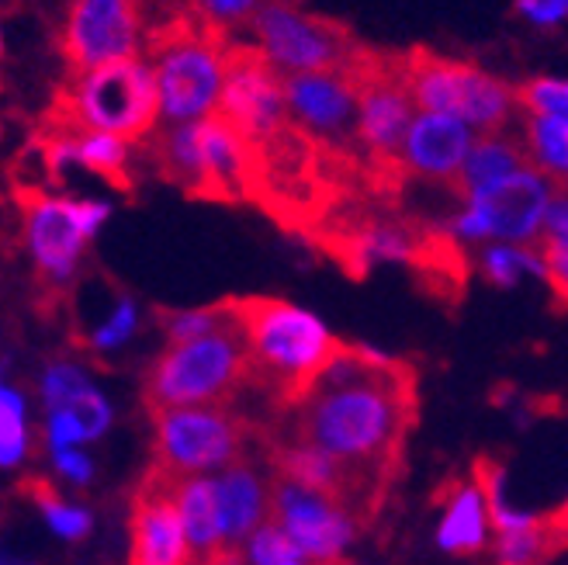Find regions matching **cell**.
I'll use <instances>...</instances> for the list:
<instances>
[{
	"label": "cell",
	"mask_w": 568,
	"mask_h": 565,
	"mask_svg": "<svg viewBox=\"0 0 568 565\" xmlns=\"http://www.w3.org/2000/svg\"><path fill=\"white\" fill-rule=\"evenodd\" d=\"M413 410V375L392 354L339 347L329 369L292 403V437L333 455L372 503L399 462Z\"/></svg>",
	"instance_id": "cell-1"
},
{
	"label": "cell",
	"mask_w": 568,
	"mask_h": 565,
	"mask_svg": "<svg viewBox=\"0 0 568 565\" xmlns=\"http://www.w3.org/2000/svg\"><path fill=\"white\" fill-rule=\"evenodd\" d=\"M236 313L250 344L253 375L277 389L284 403L308 392L339 354L329 326L308 309L284 299H236Z\"/></svg>",
	"instance_id": "cell-2"
},
{
	"label": "cell",
	"mask_w": 568,
	"mask_h": 565,
	"mask_svg": "<svg viewBox=\"0 0 568 565\" xmlns=\"http://www.w3.org/2000/svg\"><path fill=\"white\" fill-rule=\"evenodd\" d=\"M160 88L146 60H125L73 73L49 104L45 129L111 132L125 143H146L160 125Z\"/></svg>",
	"instance_id": "cell-3"
},
{
	"label": "cell",
	"mask_w": 568,
	"mask_h": 565,
	"mask_svg": "<svg viewBox=\"0 0 568 565\" xmlns=\"http://www.w3.org/2000/svg\"><path fill=\"white\" fill-rule=\"evenodd\" d=\"M150 67L160 88V115L170 125L212 119L222 101L233 42L197 18L174 11L146 36Z\"/></svg>",
	"instance_id": "cell-4"
},
{
	"label": "cell",
	"mask_w": 568,
	"mask_h": 565,
	"mask_svg": "<svg viewBox=\"0 0 568 565\" xmlns=\"http://www.w3.org/2000/svg\"><path fill=\"white\" fill-rule=\"evenodd\" d=\"M250 375V344L233 302V320L219 333H209L191 344H166L146 375V395L153 410L222 406Z\"/></svg>",
	"instance_id": "cell-5"
},
{
	"label": "cell",
	"mask_w": 568,
	"mask_h": 565,
	"mask_svg": "<svg viewBox=\"0 0 568 565\" xmlns=\"http://www.w3.org/2000/svg\"><path fill=\"white\" fill-rule=\"evenodd\" d=\"M246 32L284 77L351 70L364 52L344 21L308 11L302 0H267Z\"/></svg>",
	"instance_id": "cell-6"
},
{
	"label": "cell",
	"mask_w": 568,
	"mask_h": 565,
	"mask_svg": "<svg viewBox=\"0 0 568 565\" xmlns=\"http://www.w3.org/2000/svg\"><path fill=\"white\" fill-rule=\"evenodd\" d=\"M403 63L419 111L454 115L478 129L481 135L503 132V125L514 115V108L520 104L517 91H509L499 77L478 70L475 63L450 60V56L430 49L403 52Z\"/></svg>",
	"instance_id": "cell-7"
},
{
	"label": "cell",
	"mask_w": 568,
	"mask_h": 565,
	"mask_svg": "<svg viewBox=\"0 0 568 565\" xmlns=\"http://www.w3.org/2000/svg\"><path fill=\"white\" fill-rule=\"evenodd\" d=\"M21 240L36 274L49 289H67L80 271L88 243L111 215L98 198H67L45 191H24L21 198Z\"/></svg>",
	"instance_id": "cell-8"
},
{
	"label": "cell",
	"mask_w": 568,
	"mask_h": 565,
	"mask_svg": "<svg viewBox=\"0 0 568 565\" xmlns=\"http://www.w3.org/2000/svg\"><path fill=\"white\" fill-rule=\"evenodd\" d=\"M555 191V181L530 163L503 184L462 198L447 233L458 243H541Z\"/></svg>",
	"instance_id": "cell-9"
},
{
	"label": "cell",
	"mask_w": 568,
	"mask_h": 565,
	"mask_svg": "<svg viewBox=\"0 0 568 565\" xmlns=\"http://www.w3.org/2000/svg\"><path fill=\"white\" fill-rule=\"evenodd\" d=\"M351 70L357 80V147L375 163H395L399 171L406 132L419 115L403 56L364 49Z\"/></svg>",
	"instance_id": "cell-10"
},
{
	"label": "cell",
	"mask_w": 568,
	"mask_h": 565,
	"mask_svg": "<svg viewBox=\"0 0 568 565\" xmlns=\"http://www.w3.org/2000/svg\"><path fill=\"white\" fill-rule=\"evenodd\" d=\"M156 468L174 478L219 475L240 462L243 427L225 406L153 410Z\"/></svg>",
	"instance_id": "cell-11"
},
{
	"label": "cell",
	"mask_w": 568,
	"mask_h": 565,
	"mask_svg": "<svg viewBox=\"0 0 568 565\" xmlns=\"http://www.w3.org/2000/svg\"><path fill=\"white\" fill-rule=\"evenodd\" d=\"M146 36V0H70L60 24V56L73 77L139 60Z\"/></svg>",
	"instance_id": "cell-12"
},
{
	"label": "cell",
	"mask_w": 568,
	"mask_h": 565,
	"mask_svg": "<svg viewBox=\"0 0 568 565\" xmlns=\"http://www.w3.org/2000/svg\"><path fill=\"white\" fill-rule=\"evenodd\" d=\"M219 119L240 129L253 150L267 147L292 125L288 94H284V73L267 60L257 46L233 42L230 67H225V88L219 101Z\"/></svg>",
	"instance_id": "cell-13"
},
{
	"label": "cell",
	"mask_w": 568,
	"mask_h": 565,
	"mask_svg": "<svg viewBox=\"0 0 568 565\" xmlns=\"http://www.w3.org/2000/svg\"><path fill=\"white\" fill-rule=\"evenodd\" d=\"M271 517L288 531V538L312 565H339L344 552L357 538V517L333 493L302 486L295 478L277 475L271 493Z\"/></svg>",
	"instance_id": "cell-14"
},
{
	"label": "cell",
	"mask_w": 568,
	"mask_h": 565,
	"mask_svg": "<svg viewBox=\"0 0 568 565\" xmlns=\"http://www.w3.org/2000/svg\"><path fill=\"white\" fill-rule=\"evenodd\" d=\"M292 122L312 139L333 150L357 139V80L354 70L336 73H298L284 77Z\"/></svg>",
	"instance_id": "cell-15"
},
{
	"label": "cell",
	"mask_w": 568,
	"mask_h": 565,
	"mask_svg": "<svg viewBox=\"0 0 568 565\" xmlns=\"http://www.w3.org/2000/svg\"><path fill=\"white\" fill-rule=\"evenodd\" d=\"M170 483L174 475H166L163 468H153L142 483L132 506L129 565H197Z\"/></svg>",
	"instance_id": "cell-16"
},
{
	"label": "cell",
	"mask_w": 568,
	"mask_h": 565,
	"mask_svg": "<svg viewBox=\"0 0 568 565\" xmlns=\"http://www.w3.org/2000/svg\"><path fill=\"white\" fill-rule=\"evenodd\" d=\"M475 129L454 115H437V111H419L413 119L406 143L399 153V171L437 181V184H458L465 160L475 147Z\"/></svg>",
	"instance_id": "cell-17"
},
{
	"label": "cell",
	"mask_w": 568,
	"mask_h": 565,
	"mask_svg": "<svg viewBox=\"0 0 568 565\" xmlns=\"http://www.w3.org/2000/svg\"><path fill=\"white\" fill-rule=\"evenodd\" d=\"M39 392H42L45 410L70 413L83 427L91 444L101 441L111 431V423H115V410H111V400L104 395V389L91 379V372L83 369V364H77L70 357L45 364Z\"/></svg>",
	"instance_id": "cell-18"
},
{
	"label": "cell",
	"mask_w": 568,
	"mask_h": 565,
	"mask_svg": "<svg viewBox=\"0 0 568 565\" xmlns=\"http://www.w3.org/2000/svg\"><path fill=\"white\" fill-rule=\"evenodd\" d=\"M271 493L264 475L250 462H236L215 475V500L222 521V542L230 552H243L250 534L271 521Z\"/></svg>",
	"instance_id": "cell-19"
},
{
	"label": "cell",
	"mask_w": 568,
	"mask_h": 565,
	"mask_svg": "<svg viewBox=\"0 0 568 565\" xmlns=\"http://www.w3.org/2000/svg\"><path fill=\"white\" fill-rule=\"evenodd\" d=\"M496 534L489 496L478 478L454 483L444 496L440 521H437V548L447 555H478L486 552L489 538Z\"/></svg>",
	"instance_id": "cell-20"
},
{
	"label": "cell",
	"mask_w": 568,
	"mask_h": 565,
	"mask_svg": "<svg viewBox=\"0 0 568 565\" xmlns=\"http://www.w3.org/2000/svg\"><path fill=\"white\" fill-rule=\"evenodd\" d=\"M274 462H277V468H281L284 478H295V483H302V486L333 493L336 500H344L347 506L357 503L361 511H367V506H372V503H367V496H364V490L357 486V478L344 465H339L333 455H326L323 447L308 444L302 437H288V441H284L274 451ZM351 511H354V506H351Z\"/></svg>",
	"instance_id": "cell-21"
},
{
	"label": "cell",
	"mask_w": 568,
	"mask_h": 565,
	"mask_svg": "<svg viewBox=\"0 0 568 565\" xmlns=\"http://www.w3.org/2000/svg\"><path fill=\"white\" fill-rule=\"evenodd\" d=\"M178 514L184 521L187 542L194 548L197 565H215L222 555H230L222 542V521H219V500H215V475H191L170 483Z\"/></svg>",
	"instance_id": "cell-22"
},
{
	"label": "cell",
	"mask_w": 568,
	"mask_h": 565,
	"mask_svg": "<svg viewBox=\"0 0 568 565\" xmlns=\"http://www.w3.org/2000/svg\"><path fill=\"white\" fill-rule=\"evenodd\" d=\"M524 167H530L524 139H506L503 132H486L481 139H475V147L465 160V171L454 188H458L462 198H471V194H481L503 184L506 178L524 171Z\"/></svg>",
	"instance_id": "cell-23"
},
{
	"label": "cell",
	"mask_w": 568,
	"mask_h": 565,
	"mask_svg": "<svg viewBox=\"0 0 568 565\" xmlns=\"http://www.w3.org/2000/svg\"><path fill=\"white\" fill-rule=\"evenodd\" d=\"M347 258L357 268H375V264H409L426 258V246L403 225L392 222H372L367 230L351 236Z\"/></svg>",
	"instance_id": "cell-24"
},
{
	"label": "cell",
	"mask_w": 568,
	"mask_h": 565,
	"mask_svg": "<svg viewBox=\"0 0 568 565\" xmlns=\"http://www.w3.org/2000/svg\"><path fill=\"white\" fill-rule=\"evenodd\" d=\"M524 147L537 171L558 188H568V122L548 115H527Z\"/></svg>",
	"instance_id": "cell-25"
},
{
	"label": "cell",
	"mask_w": 568,
	"mask_h": 565,
	"mask_svg": "<svg viewBox=\"0 0 568 565\" xmlns=\"http://www.w3.org/2000/svg\"><path fill=\"white\" fill-rule=\"evenodd\" d=\"M478 268L496 289H514L524 278H545L548 281L545 253H541V246L534 250V243H486L481 246Z\"/></svg>",
	"instance_id": "cell-26"
},
{
	"label": "cell",
	"mask_w": 568,
	"mask_h": 565,
	"mask_svg": "<svg viewBox=\"0 0 568 565\" xmlns=\"http://www.w3.org/2000/svg\"><path fill=\"white\" fill-rule=\"evenodd\" d=\"M32 451V431H28V400L11 382L0 385V465L8 472L24 465Z\"/></svg>",
	"instance_id": "cell-27"
},
{
	"label": "cell",
	"mask_w": 568,
	"mask_h": 565,
	"mask_svg": "<svg viewBox=\"0 0 568 565\" xmlns=\"http://www.w3.org/2000/svg\"><path fill=\"white\" fill-rule=\"evenodd\" d=\"M28 493H32L39 514L45 521V527L63 542H83L94 527V517L88 506H80L73 500H67L63 493H55L49 483H28Z\"/></svg>",
	"instance_id": "cell-28"
},
{
	"label": "cell",
	"mask_w": 568,
	"mask_h": 565,
	"mask_svg": "<svg viewBox=\"0 0 568 565\" xmlns=\"http://www.w3.org/2000/svg\"><path fill=\"white\" fill-rule=\"evenodd\" d=\"M264 4L267 0H181L178 11L197 18L222 39H233V32H246Z\"/></svg>",
	"instance_id": "cell-29"
},
{
	"label": "cell",
	"mask_w": 568,
	"mask_h": 565,
	"mask_svg": "<svg viewBox=\"0 0 568 565\" xmlns=\"http://www.w3.org/2000/svg\"><path fill=\"white\" fill-rule=\"evenodd\" d=\"M230 320H233V302H219V305H197V309L163 313L160 326L166 333V344H191V341H202L209 333H219Z\"/></svg>",
	"instance_id": "cell-30"
},
{
	"label": "cell",
	"mask_w": 568,
	"mask_h": 565,
	"mask_svg": "<svg viewBox=\"0 0 568 565\" xmlns=\"http://www.w3.org/2000/svg\"><path fill=\"white\" fill-rule=\"evenodd\" d=\"M558 538H565V534L551 521L517 534H496V565H541Z\"/></svg>",
	"instance_id": "cell-31"
},
{
	"label": "cell",
	"mask_w": 568,
	"mask_h": 565,
	"mask_svg": "<svg viewBox=\"0 0 568 565\" xmlns=\"http://www.w3.org/2000/svg\"><path fill=\"white\" fill-rule=\"evenodd\" d=\"M139 330V305L129 295H119L111 302V309L101 316V323L88 333V347L94 354H111L122 351Z\"/></svg>",
	"instance_id": "cell-32"
},
{
	"label": "cell",
	"mask_w": 568,
	"mask_h": 565,
	"mask_svg": "<svg viewBox=\"0 0 568 565\" xmlns=\"http://www.w3.org/2000/svg\"><path fill=\"white\" fill-rule=\"evenodd\" d=\"M517 101L527 115H548V119L568 122V80L534 77L517 88Z\"/></svg>",
	"instance_id": "cell-33"
},
{
	"label": "cell",
	"mask_w": 568,
	"mask_h": 565,
	"mask_svg": "<svg viewBox=\"0 0 568 565\" xmlns=\"http://www.w3.org/2000/svg\"><path fill=\"white\" fill-rule=\"evenodd\" d=\"M288 558H302V552L295 548V542L288 538V531H284L274 517L257 527L250 534V542L243 545V562L246 565H281Z\"/></svg>",
	"instance_id": "cell-34"
},
{
	"label": "cell",
	"mask_w": 568,
	"mask_h": 565,
	"mask_svg": "<svg viewBox=\"0 0 568 565\" xmlns=\"http://www.w3.org/2000/svg\"><path fill=\"white\" fill-rule=\"evenodd\" d=\"M52 468L63 478L67 486L83 490L94 478V458L88 455V447H67V451H52Z\"/></svg>",
	"instance_id": "cell-35"
},
{
	"label": "cell",
	"mask_w": 568,
	"mask_h": 565,
	"mask_svg": "<svg viewBox=\"0 0 568 565\" xmlns=\"http://www.w3.org/2000/svg\"><path fill=\"white\" fill-rule=\"evenodd\" d=\"M541 246H561L568 250V188H558L551 198V209L545 219V233H541Z\"/></svg>",
	"instance_id": "cell-36"
},
{
	"label": "cell",
	"mask_w": 568,
	"mask_h": 565,
	"mask_svg": "<svg viewBox=\"0 0 568 565\" xmlns=\"http://www.w3.org/2000/svg\"><path fill=\"white\" fill-rule=\"evenodd\" d=\"M517 14L537 28H555L568 21V0H517Z\"/></svg>",
	"instance_id": "cell-37"
},
{
	"label": "cell",
	"mask_w": 568,
	"mask_h": 565,
	"mask_svg": "<svg viewBox=\"0 0 568 565\" xmlns=\"http://www.w3.org/2000/svg\"><path fill=\"white\" fill-rule=\"evenodd\" d=\"M537 246H541V243H537ZM541 253H545V264H548V285L568 305V250H561V246H541Z\"/></svg>",
	"instance_id": "cell-38"
},
{
	"label": "cell",
	"mask_w": 568,
	"mask_h": 565,
	"mask_svg": "<svg viewBox=\"0 0 568 565\" xmlns=\"http://www.w3.org/2000/svg\"><path fill=\"white\" fill-rule=\"evenodd\" d=\"M551 524H555V527H558L561 534H568V500H565V506H561V511H558V514L551 517Z\"/></svg>",
	"instance_id": "cell-39"
},
{
	"label": "cell",
	"mask_w": 568,
	"mask_h": 565,
	"mask_svg": "<svg viewBox=\"0 0 568 565\" xmlns=\"http://www.w3.org/2000/svg\"><path fill=\"white\" fill-rule=\"evenodd\" d=\"M281 565H312V562H305V558H288V562H281Z\"/></svg>",
	"instance_id": "cell-40"
},
{
	"label": "cell",
	"mask_w": 568,
	"mask_h": 565,
	"mask_svg": "<svg viewBox=\"0 0 568 565\" xmlns=\"http://www.w3.org/2000/svg\"><path fill=\"white\" fill-rule=\"evenodd\" d=\"M4 565H32V562H21V558H4Z\"/></svg>",
	"instance_id": "cell-41"
},
{
	"label": "cell",
	"mask_w": 568,
	"mask_h": 565,
	"mask_svg": "<svg viewBox=\"0 0 568 565\" xmlns=\"http://www.w3.org/2000/svg\"><path fill=\"white\" fill-rule=\"evenodd\" d=\"M339 565H354V562H339Z\"/></svg>",
	"instance_id": "cell-42"
}]
</instances>
